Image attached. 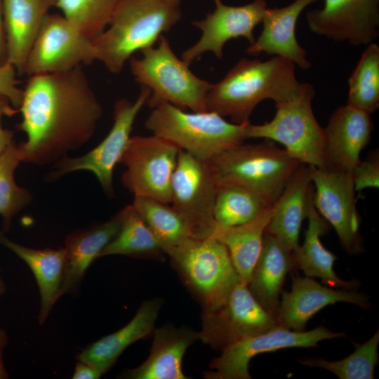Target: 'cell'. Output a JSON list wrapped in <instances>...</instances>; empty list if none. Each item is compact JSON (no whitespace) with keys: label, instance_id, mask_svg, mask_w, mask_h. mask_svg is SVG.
<instances>
[{"label":"cell","instance_id":"cell-9","mask_svg":"<svg viewBox=\"0 0 379 379\" xmlns=\"http://www.w3.org/2000/svg\"><path fill=\"white\" fill-rule=\"evenodd\" d=\"M180 149L162 138L131 137L119 163L125 165L123 185L134 197L171 204V179Z\"/></svg>","mask_w":379,"mask_h":379},{"label":"cell","instance_id":"cell-34","mask_svg":"<svg viewBox=\"0 0 379 379\" xmlns=\"http://www.w3.org/2000/svg\"><path fill=\"white\" fill-rule=\"evenodd\" d=\"M120 0H54V7L93 41L107 27Z\"/></svg>","mask_w":379,"mask_h":379},{"label":"cell","instance_id":"cell-44","mask_svg":"<svg viewBox=\"0 0 379 379\" xmlns=\"http://www.w3.org/2000/svg\"><path fill=\"white\" fill-rule=\"evenodd\" d=\"M167 1H168L170 3L176 6H179L180 2V0H167Z\"/></svg>","mask_w":379,"mask_h":379},{"label":"cell","instance_id":"cell-38","mask_svg":"<svg viewBox=\"0 0 379 379\" xmlns=\"http://www.w3.org/2000/svg\"><path fill=\"white\" fill-rule=\"evenodd\" d=\"M18 75L15 67L8 62L0 67V95L8 99L17 109L23 96V89L18 86Z\"/></svg>","mask_w":379,"mask_h":379},{"label":"cell","instance_id":"cell-7","mask_svg":"<svg viewBox=\"0 0 379 379\" xmlns=\"http://www.w3.org/2000/svg\"><path fill=\"white\" fill-rule=\"evenodd\" d=\"M166 255L201 305L202 313L220 306L241 281L227 248L213 237H190Z\"/></svg>","mask_w":379,"mask_h":379},{"label":"cell","instance_id":"cell-27","mask_svg":"<svg viewBox=\"0 0 379 379\" xmlns=\"http://www.w3.org/2000/svg\"><path fill=\"white\" fill-rule=\"evenodd\" d=\"M308 226L302 246L293 252V259L308 277L320 278L322 282L330 287L355 290L357 281H345L340 279L333 269L337 257L322 244L321 237L328 230V222L319 213L313 202V186L310 192L307 215Z\"/></svg>","mask_w":379,"mask_h":379},{"label":"cell","instance_id":"cell-2","mask_svg":"<svg viewBox=\"0 0 379 379\" xmlns=\"http://www.w3.org/2000/svg\"><path fill=\"white\" fill-rule=\"evenodd\" d=\"M295 74V64L274 56L266 61L240 59L218 83L212 85L206 110L230 117L234 124L249 121L255 107L266 99L276 103L291 100L302 91Z\"/></svg>","mask_w":379,"mask_h":379},{"label":"cell","instance_id":"cell-42","mask_svg":"<svg viewBox=\"0 0 379 379\" xmlns=\"http://www.w3.org/2000/svg\"><path fill=\"white\" fill-rule=\"evenodd\" d=\"M7 62L5 32L3 20L2 0H0V67Z\"/></svg>","mask_w":379,"mask_h":379},{"label":"cell","instance_id":"cell-28","mask_svg":"<svg viewBox=\"0 0 379 379\" xmlns=\"http://www.w3.org/2000/svg\"><path fill=\"white\" fill-rule=\"evenodd\" d=\"M0 244L10 249L31 269L41 296L38 321L43 324L60 298L63 268V248L34 249L20 245L7 238L0 231Z\"/></svg>","mask_w":379,"mask_h":379},{"label":"cell","instance_id":"cell-23","mask_svg":"<svg viewBox=\"0 0 379 379\" xmlns=\"http://www.w3.org/2000/svg\"><path fill=\"white\" fill-rule=\"evenodd\" d=\"M54 0H2L7 62L18 75L25 63L42 22Z\"/></svg>","mask_w":379,"mask_h":379},{"label":"cell","instance_id":"cell-24","mask_svg":"<svg viewBox=\"0 0 379 379\" xmlns=\"http://www.w3.org/2000/svg\"><path fill=\"white\" fill-rule=\"evenodd\" d=\"M162 303L161 298L145 300L126 325L87 345L77 359L105 374L129 345L152 335Z\"/></svg>","mask_w":379,"mask_h":379},{"label":"cell","instance_id":"cell-41","mask_svg":"<svg viewBox=\"0 0 379 379\" xmlns=\"http://www.w3.org/2000/svg\"><path fill=\"white\" fill-rule=\"evenodd\" d=\"M8 343V338L6 331L0 328V379H7L9 375L4 364V350Z\"/></svg>","mask_w":379,"mask_h":379},{"label":"cell","instance_id":"cell-43","mask_svg":"<svg viewBox=\"0 0 379 379\" xmlns=\"http://www.w3.org/2000/svg\"><path fill=\"white\" fill-rule=\"evenodd\" d=\"M5 291H6V286H5L4 281L1 277V270H0V295L4 294L5 293Z\"/></svg>","mask_w":379,"mask_h":379},{"label":"cell","instance_id":"cell-21","mask_svg":"<svg viewBox=\"0 0 379 379\" xmlns=\"http://www.w3.org/2000/svg\"><path fill=\"white\" fill-rule=\"evenodd\" d=\"M317 1L294 0L281 8H267L261 22L262 30L246 52L253 55L264 52L280 56L292 61L302 69H310L311 63L306 58L307 51L296 39L295 25L303 10Z\"/></svg>","mask_w":379,"mask_h":379},{"label":"cell","instance_id":"cell-26","mask_svg":"<svg viewBox=\"0 0 379 379\" xmlns=\"http://www.w3.org/2000/svg\"><path fill=\"white\" fill-rule=\"evenodd\" d=\"M294 266L293 252L276 237L265 232L247 286L258 302L275 319L285 278Z\"/></svg>","mask_w":379,"mask_h":379},{"label":"cell","instance_id":"cell-17","mask_svg":"<svg viewBox=\"0 0 379 379\" xmlns=\"http://www.w3.org/2000/svg\"><path fill=\"white\" fill-rule=\"evenodd\" d=\"M213 1L215 10L205 18L192 22L202 34L199 40L182 54V60L189 66L206 51L221 59L223 47L230 39L244 37L253 44L255 40L254 29L262 22L267 8L265 0H254L239 6L225 5L221 0Z\"/></svg>","mask_w":379,"mask_h":379},{"label":"cell","instance_id":"cell-11","mask_svg":"<svg viewBox=\"0 0 379 379\" xmlns=\"http://www.w3.org/2000/svg\"><path fill=\"white\" fill-rule=\"evenodd\" d=\"M344 332H333L319 326L309 331H293L280 325L248 336L222 350L221 354L203 373L206 379H250L251 359L255 356L291 347H314L319 341L343 338Z\"/></svg>","mask_w":379,"mask_h":379},{"label":"cell","instance_id":"cell-5","mask_svg":"<svg viewBox=\"0 0 379 379\" xmlns=\"http://www.w3.org/2000/svg\"><path fill=\"white\" fill-rule=\"evenodd\" d=\"M157 42L156 47L142 50L141 58L129 60L134 79L151 91L147 105L153 109L168 102L184 110L206 111V96L213 84L196 76L175 55L164 35Z\"/></svg>","mask_w":379,"mask_h":379},{"label":"cell","instance_id":"cell-33","mask_svg":"<svg viewBox=\"0 0 379 379\" xmlns=\"http://www.w3.org/2000/svg\"><path fill=\"white\" fill-rule=\"evenodd\" d=\"M347 105L371 114L379 107V46L367 45L349 80Z\"/></svg>","mask_w":379,"mask_h":379},{"label":"cell","instance_id":"cell-37","mask_svg":"<svg viewBox=\"0 0 379 379\" xmlns=\"http://www.w3.org/2000/svg\"><path fill=\"white\" fill-rule=\"evenodd\" d=\"M355 191L379 187V156L378 151L361 161L352 171Z\"/></svg>","mask_w":379,"mask_h":379},{"label":"cell","instance_id":"cell-20","mask_svg":"<svg viewBox=\"0 0 379 379\" xmlns=\"http://www.w3.org/2000/svg\"><path fill=\"white\" fill-rule=\"evenodd\" d=\"M124 216L122 208L109 220L77 230L66 237L60 297L76 295L89 266L119 232Z\"/></svg>","mask_w":379,"mask_h":379},{"label":"cell","instance_id":"cell-10","mask_svg":"<svg viewBox=\"0 0 379 379\" xmlns=\"http://www.w3.org/2000/svg\"><path fill=\"white\" fill-rule=\"evenodd\" d=\"M150 93L148 88L142 86L134 102L126 98L118 100L114 106V123L106 137L84 155L77 157L67 155L57 161L55 170L49 173L48 180L53 181L77 171H88L95 175L107 195H114V168L128 146L135 120Z\"/></svg>","mask_w":379,"mask_h":379},{"label":"cell","instance_id":"cell-30","mask_svg":"<svg viewBox=\"0 0 379 379\" xmlns=\"http://www.w3.org/2000/svg\"><path fill=\"white\" fill-rule=\"evenodd\" d=\"M121 227L100 253L98 258L112 255L161 260L165 253L156 237L133 205L124 208Z\"/></svg>","mask_w":379,"mask_h":379},{"label":"cell","instance_id":"cell-39","mask_svg":"<svg viewBox=\"0 0 379 379\" xmlns=\"http://www.w3.org/2000/svg\"><path fill=\"white\" fill-rule=\"evenodd\" d=\"M18 112L8 99L0 95V154L14 141L13 132L2 127L1 119L4 117H13Z\"/></svg>","mask_w":379,"mask_h":379},{"label":"cell","instance_id":"cell-13","mask_svg":"<svg viewBox=\"0 0 379 379\" xmlns=\"http://www.w3.org/2000/svg\"><path fill=\"white\" fill-rule=\"evenodd\" d=\"M95 60L93 41L63 15L48 13L29 53L23 75L64 72Z\"/></svg>","mask_w":379,"mask_h":379},{"label":"cell","instance_id":"cell-31","mask_svg":"<svg viewBox=\"0 0 379 379\" xmlns=\"http://www.w3.org/2000/svg\"><path fill=\"white\" fill-rule=\"evenodd\" d=\"M270 206L262 196L245 186L217 184L213 208L215 227H232L248 222Z\"/></svg>","mask_w":379,"mask_h":379},{"label":"cell","instance_id":"cell-12","mask_svg":"<svg viewBox=\"0 0 379 379\" xmlns=\"http://www.w3.org/2000/svg\"><path fill=\"white\" fill-rule=\"evenodd\" d=\"M171 204L187 221L194 237H211L217 182L209 161L180 149L171 179Z\"/></svg>","mask_w":379,"mask_h":379},{"label":"cell","instance_id":"cell-8","mask_svg":"<svg viewBox=\"0 0 379 379\" xmlns=\"http://www.w3.org/2000/svg\"><path fill=\"white\" fill-rule=\"evenodd\" d=\"M314 95L313 86L305 83L298 96L276 103V113L271 121L258 125L248 123L246 138L278 142L300 163L309 166L325 167V131L312 111V101Z\"/></svg>","mask_w":379,"mask_h":379},{"label":"cell","instance_id":"cell-22","mask_svg":"<svg viewBox=\"0 0 379 379\" xmlns=\"http://www.w3.org/2000/svg\"><path fill=\"white\" fill-rule=\"evenodd\" d=\"M150 353L140 366L123 372L128 379H186L182 368L187 348L199 340V333L187 326L155 328Z\"/></svg>","mask_w":379,"mask_h":379},{"label":"cell","instance_id":"cell-19","mask_svg":"<svg viewBox=\"0 0 379 379\" xmlns=\"http://www.w3.org/2000/svg\"><path fill=\"white\" fill-rule=\"evenodd\" d=\"M373 129L369 114L347 104L337 108L324 128L325 167L352 172Z\"/></svg>","mask_w":379,"mask_h":379},{"label":"cell","instance_id":"cell-36","mask_svg":"<svg viewBox=\"0 0 379 379\" xmlns=\"http://www.w3.org/2000/svg\"><path fill=\"white\" fill-rule=\"evenodd\" d=\"M22 154L15 141L0 154V215L7 231L12 218L32 200L31 193L15 181L14 174Z\"/></svg>","mask_w":379,"mask_h":379},{"label":"cell","instance_id":"cell-4","mask_svg":"<svg viewBox=\"0 0 379 379\" xmlns=\"http://www.w3.org/2000/svg\"><path fill=\"white\" fill-rule=\"evenodd\" d=\"M249 122L237 124L214 112H187L162 102L152 109L145 126L152 135L171 142L199 159L209 161L244 143Z\"/></svg>","mask_w":379,"mask_h":379},{"label":"cell","instance_id":"cell-35","mask_svg":"<svg viewBox=\"0 0 379 379\" xmlns=\"http://www.w3.org/2000/svg\"><path fill=\"white\" fill-rule=\"evenodd\" d=\"M379 331L377 330L367 341L357 345L347 357L337 361L308 358L300 359L304 366L326 369L340 379H373L378 361Z\"/></svg>","mask_w":379,"mask_h":379},{"label":"cell","instance_id":"cell-6","mask_svg":"<svg viewBox=\"0 0 379 379\" xmlns=\"http://www.w3.org/2000/svg\"><path fill=\"white\" fill-rule=\"evenodd\" d=\"M217 184L245 186L272 205L302 164L272 140L241 143L208 161Z\"/></svg>","mask_w":379,"mask_h":379},{"label":"cell","instance_id":"cell-32","mask_svg":"<svg viewBox=\"0 0 379 379\" xmlns=\"http://www.w3.org/2000/svg\"><path fill=\"white\" fill-rule=\"evenodd\" d=\"M170 204L146 197H134L133 206L149 227L165 254L190 237L192 230L182 215Z\"/></svg>","mask_w":379,"mask_h":379},{"label":"cell","instance_id":"cell-25","mask_svg":"<svg viewBox=\"0 0 379 379\" xmlns=\"http://www.w3.org/2000/svg\"><path fill=\"white\" fill-rule=\"evenodd\" d=\"M312 183L310 166L300 164L274 204L265 232L293 252L299 246L302 223L307 218Z\"/></svg>","mask_w":379,"mask_h":379},{"label":"cell","instance_id":"cell-40","mask_svg":"<svg viewBox=\"0 0 379 379\" xmlns=\"http://www.w3.org/2000/svg\"><path fill=\"white\" fill-rule=\"evenodd\" d=\"M102 373L91 365L79 361H77L72 378L73 379H98Z\"/></svg>","mask_w":379,"mask_h":379},{"label":"cell","instance_id":"cell-14","mask_svg":"<svg viewBox=\"0 0 379 379\" xmlns=\"http://www.w3.org/2000/svg\"><path fill=\"white\" fill-rule=\"evenodd\" d=\"M199 340L215 350L278 325L255 299L247 285L239 281L225 301L215 310L201 313Z\"/></svg>","mask_w":379,"mask_h":379},{"label":"cell","instance_id":"cell-1","mask_svg":"<svg viewBox=\"0 0 379 379\" xmlns=\"http://www.w3.org/2000/svg\"><path fill=\"white\" fill-rule=\"evenodd\" d=\"M16 128L27 140L18 145L22 162L44 165L67 156L93 136L102 107L83 66L28 77Z\"/></svg>","mask_w":379,"mask_h":379},{"label":"cell","instance_id":"cell-18","mask_svg":"<svg viewBox=\"0 0 379 379\" xmlns=\"http://www.w3.org/2000/svg\"><path fill=\"white\" fill-rule=\"evenodd\" d=\"M338 302L352 303L364 309L370 307L366 295L355 290L333 289L306 276L294 277L291 291L282 294L276 320L284 328L304 331L314 314Z\"/></svg>","mask_w":379,"mask_h":379},{"label":"cell","instance_id":"cell-29","mask_svg":"<svg viewBox=\"0 0 379 379\" xmlns=\"http://www.w3.org/2000/svg\"><path fill=\"white\" fill-rule=\"evenodd\" d=\"M273 211L274 204L248 222L232 227H215L211 236L225 246L241 281L246 285L260 255Z\"/></svg>","mask_w":379,"mask_h":379},{"label":"cell","instance_id":"cell-3","mask_svg":"<svg viewBox=\"0 0 379 379\" xmlns=\"http://www.w3.org/2000/svg\"><path fill=\"white\" fill-rule=\"evenodd\" d=\"M167 0H120L105 30L93 41L96 60L119 74L137 51L154 46L181 19Z\"/></svg>","mask_w":379,"mask_h":379},{"label":"cell","instance_id":"cell-16","mask_svg":"<svg viewBox=\"0 0 379 379\" xmlns=\"http://www.w3.org/2000/svg\"><path fill=\"white\" fill-rule=\"evenodd\" d=\"M314 33L337 42L368 45L379 35V0H324L306 14Z\"/></svg>","mask_w":379,"mask_h":379},{"label":"cell","instance_id":"cell-15","mask_svg":"<svg viewBox=\"0 0 379 379\" xmlns=\"http://www.w3.org/2000/svg\"><path fill=\"white\" fill-rule=\"evenodd\" d=\"M310 168L316 209L333 226L345 251L359 253L360 222L352 172L328 167Z\"/></svg>","mask_w":379,"mask_h":379}]
</instances>
